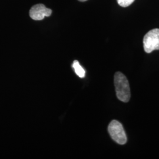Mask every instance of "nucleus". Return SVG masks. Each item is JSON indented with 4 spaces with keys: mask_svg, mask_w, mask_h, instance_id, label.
I'll list each match as a JSON object with an SVG mask.
<instances>
[{
    "mask_svg": "<svg viewBox=\"0 0 159 159\" xmlns=\"http://www.w3.org/2000/svg\"><path fill=\"white\" fill-rule=\"evenodd\" d=\"M144 50L147 53L159 50V29H154L148 31L143 39Z\"/></svg>",
    "mask_w": 159,
    "mask_h": 159,
    "instance_id": "obj_3",
    "label": "nucleus"
},
{
    "mask_svg": "<svg viewBox=\"0 0 159 159\" xmlns=\"http://www.w3.org/2000/svg\"><path fill=\"white\" fill-rule=\"evenodd\" d=\"M108 131L114 141L119 144H125L127 142V136L122 125L117 120L110 122L108 127Z\"/></svg>",
    "mask_w": 159,
    "mask_h": 159,
    "instance_id": "obj_2",
    "label": "nucleus"
},
{
    "mask_svg": "<svg viewBox=\"0 0 159 159\" xmlns=\"http://www.w3.org/2000/svg\"><path fill=\"white\" fill-rule=\"evenodd\" d=\"M114 85L117 98L123 102H128L130 98V89L128 80L124 74L120 72L116 73Z\"/></svg>",
    "mask_w": 159,
    "mask_h": 159,
    "instance_id": "obj_1",
    "label": "nucleus"
},
{
    "mask_svg": "<svg viewBox=\"0 0 159 159\" xmlns=\"http://www.w3.org/2000/svg\"><path fill=\"white\" fill-rule=\"evenodd\" d=\"M73 68H74L75 73L76 74L80 77V78H83L85 76V70L84 68H83L80 64L79 62L77 60H75L73 64Z\"/></svg>",
    "mask_w": 159,
    "mask_h": 159,
    "instance_id": "obj_5",
    "label": "nucleus"
},
{
    "mask_svg": "<svg viewBox=\"0 0 159 159\" xmlns=\"http://www.w3.org/2000/svg\"><path fill=\"white\" fill-rule=\"evenodd\" d=\"M51 9L47 8L46 6L41 4H36L32 7L30 10V16L34 20H42L44 17L51 16Z\"/></svg>",
    "mask_w": 159,
    "mask_h": 159,
    "instance_id": "obj_4",
    "label": "nucleus"
},
{
    "mask_svg": "<svg viewBox=\"0 0 159 159\" xmlns=\"http://www.w3.org/2000/svg\"><path fill=\"white\" fill-rule=\"evenodd\" d=\"M79 1H81V2H84V1H87V0H79Z\"/></svg>",
    "mask_w": 159,
    "mask_h": 159,
    "instance_id": "obj_7",
    "label": "nucleus"
},
{
    "mask_svg": "<svg viewBox=\"0 0 159 159\" xmlns=\"http://www.w3.org/2000/svg\"><path fill=\"white\" fill-rule=\"evenodd\" d=\"M134 0H117V2L120 6L123 7H127L130 6Z\"/></svg>",
    "mask_w": 159,
    "mask_h": 159,
    "instance_id": "obj_6",
    "label": "nucleus"
}]
</instances>
